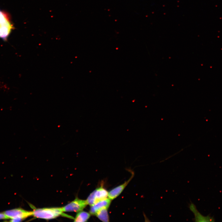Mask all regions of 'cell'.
<instances>
[{
	"label": "cell",
	"mask_w": 222,
	"mask_h": 222,
	"mask_svg": "<svg viewBox=\"0 0 222 222\" xmlns=\"http://www.w3.org/2000/svg\"><path fill=\"white\" fill-rule=\"evenodd\" d=\"M108 195L107 190L101 187L91 193L86 200L88 204L91 206L98 201L107 198Z\"/></svg>",
	"instance_id": "4"
},
{
	"label": "cell",
	"mask_w": 222,
	"mask_h": 222,
	"mask_svg": "<svg viewBox=\"0 0 222 222\" xmlns=\"http://www.w3.org/2000/svg\"><path fill=\"white\" fill-rule=\"evenodd\" d=\"M14 28L9 15L0 10V38L6 40Z\"/></svg>",
	"instance_id": "2"
},
{
	"label": "cell",
	"mask_w": 222,
	"mask_h": 222,
	"mask_svg": "<svg viewBox=\"0 0 222 222\" xmlns=\"http://www.w3.org/2000/svg\"><path fill=\"white\" fill-rule=\"evenodd\" d=\"M3 212L10 219V222L21 221L33 215L32 211H27L20 208L6 210Z\"/></svg>",
	"instance_id": "3"
},
{
	"label": "cell",
	"mask_w": 222,
	"mask_h": 222,
	"mask_svg": "<svg viewBox=\"0 0 222 222\" xmlns=\"http://www.w3.org/2000/svg\"><path fill=\"white\" fill-rule=\"evenodd\" d=\"M90 216L89 213L87 212L81 211L77 213L74 219V222H86Z\"/></svg>",
	"instance_id": "10"
},
{
	"label": "cell",
	"mask_w": 222,
	"mask_h": 222,
	"mask_svg": "<svg viewBox=\"0 0 222 222\" xmlns=\"http://www.w3.org/2000/svg\"><path fill=\"white\" fill-rule=\"evenodd\" d=\"M88 204L86 200L76 198L74 200L62 207L63 212H79L82 211Z\"/></svg>",
	"instance_id": "5"
},
{
	"label": "cell",
	"mask_w": 222,
	"mask_h": 222,
	"mask_svg": "<svg viewBox=\"0 0 222 222\" xmlns=\"http://www.w3.org/2000/svg\"><path fill=\"white\" fill-rule=\"evenodd\" d=\"M189 208L195 215V221L198 222H213L215 220L213 217L209 215L204 216L201 214L197 210L195 205L191 203L189 205Z\"/></svg>",
	"instance_id": "6"
},
{
	"label": "cell",
	"mask_w": 222,
	"mask_h": 222,
	"mask_svg": "<svg viewBox=\"0 0 222 222\" xmlns=\"http://www.w3.org/2000/svg\"><path fill=\"white\" fill-rule=\"evenodd\" d=\"M134 176L133 173L132 176L127 181L123 184L116 187L108 192V197L111 200L117 197L122 192L126 186L131 181Z\"/></svg>",
	"instance_id": "8"
},
{
	"label": "cell",
	"mask_w": 222,
	"mask_h": 222,
	"mask_svg": "<svg viewBox=\"0 0 222 222\" xmlns=\"http://www.w3.org/2000/svg\"><path fill=\"white\" fill-rule=\"evenodd\" d=\"M108 208H103L98 211L95 215L98 218L103 222L109 221V217L107 212Z\"/></svg>",
	"instance_id": "9"
},
{
	"label": "cell",
	"mask_w": 222,
	"mask_h": 222,
	"mask_svg": "<svg viewBox=\"0 0 222 222\" xmlns=\"http://www.w3.org/2000/svg\"><path fill=\"white\" fill-rule=\"evenodd\" d=\"M111 200L109 198L97 202L91 206L90 213L93 215H95L97 212L99 210L104 208H108L111 202Z\"/></svg>",
	"instance_id": "7"
},
{
	"label": "cell",
	"mask_w": 222,
	"mask_h": 222,
	"mask_svg": "<svg viewBox=\"0 0 222 222\" xmlns=\"http://www.w3.org/2000/svg\"><path fill=\"white\" fill-rule=\"evenodd\" d=\"M32 212V216L34 217L46 220L56 218L62 215L63 212L62 207L37 208Z\"/></svg>",
	"instance_id": "1"
},
{
	"label": "cell",
	"mask_w": 222,
	"mask_h": 222,
	"mask_svg": "<svg viewBox=\"0 0 222 222\" xmlns=\"http://www.w3.org/2000/svg\"><path fill=\"white\" fill-rule=\"evenodd\" d=\"M9 219V218L4 213L0 212V220H6Z\"/></svg>",
	"instance_id": "11"
}]
</instances>
